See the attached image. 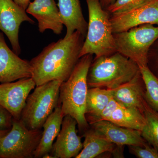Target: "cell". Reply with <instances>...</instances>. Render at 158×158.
I'll return each instance as SVG.
<instances>
[{"label":"cell","instance_id":"obj_4","mask_svg":"<svg viewBox=\"0 0 158 158\" xmlns=\"http://www.w3.org/2000/svg\"><path fill=\"white\" fill-rule=\"evenodd\" d=\"M89 21L88 31L80 54V58L87 54L95 58L108 56L116 51L110 13L102 7L99 0H86Z\"/></svg>","mask_w":158,"mask_h":158},{"label":"cell","instance_id":"obj_1","mask_svg":"<svg viewBox=\"0 0 158 158\" xmlns=\"http://www.w3.org/2000/svg\"><path fill=\"white\" fill-rule=\"evenodd\" d=\"M85 39L76 31L67 38L50 44L31 59V78L36 86L55 80L66 81L80 59Z\"/></svg>","mask_w":158,"mask_h":158},{"label":"cell","instance_id":"obj_25","mask_svg":"<svg viewBox=\"0 0 158 158\" xmlns=\"http://www.w3.org/2000/svg\"><path fill=\"white\" fill-rule=\"evenodd\" d=\"M118 106V103H117L113 98L100 115L90 123V124H92L95 122L101 121V120L109 121L113 112L115 111Z\"/></svg>","mask_w":158,"mask_h":158},{"label":"cell","instance_id":"obj_12","mask_svg":"<svg viewBox=\"0 0 158 158\" xmlns=\"http://www.w3.org/2000/svg\"><path fill=\"white\" fill-rule=\"evenodd\" d=\"M76 120L64 116L60 132L50 154L54 158H76L83 148L81 138L77 134Z\"/></svg>","mask_w":158,"mask_h":158},{"label":"cell","instance_id":"obj_13","mask_svg":"<svg viewBox=\"0 0 158 158\" xmlns=\"http://www.w3.org/2000/svg\"><path fill=\"white\" fill-rule=\"evenodd\" d=\"M26 11L37 19L40 33L50 30L57 35L62 34L64 25L55 0H34Z\"/></svg>","mask_w":158,"mask_h":158},{"label":"cell","instance_id":"obj_22","mask_svg":"<svg viewBox=\"0 0 158 158\" xmlns=\"http://www.w3.org/2000/svg\"><path fill=\"white\" fill-rule=\"evenodd\" d=\"M139 67L146 88L145 100L153 109L158 112V78L148 65Z\"/></svg>","mask_w":158,"mask_h":158},{"label":"cell","instance_id":"obj_20","mask_svg":"<svg viewBox=\"0 0 158 158\" xmlns=\"http://www.w3.org/2000/svg\"><path fill=\"white\" fill-rule=\"evenodd\" d=\"M113 98L111 89L91 88L88 89L86 117L89 123L97 118Z\"/></svg>","mask_w":158,"mask_h":158},{"label":"cell","instance_id":"obj_24","mask_svg":"<svg viewBox=\"0 0 158 158\" xmlns=\"http://www.w3.org/2000/svg\"><path fill=\"white\" fill-rule=\"evenodd\" d=\"M130 152L138 158H158V150L148 144L143 146H129Z\"/></svg>","mask_w":158,"mask_h":158},{"label":"cell","instance_id":"obj_14","mask_svg":"<svg viewBox=\"0 0 158 158\" xmlns=\"http://www.w3.org/2000/svg\"><path fill=\"white\" fill-rule=\"evenodd\" d=\"M92 127L117 146H143L147 141L138 130L122 127L107 120L95 122Z\"/></svg>","mask_w":158,"mask_h":158},{"label":"cell","instance_id":"obj_27","mask_svg":"<svg viewBox=\"0 0 158 158\" xmlns=\"http://www.w3.org/2000/svg\"><path fill=\"white\" fill-rule=\"evenodd\" d=\"M15 2L24 10L27 8L31 0H14Z\"/></svg>","mask_w":158,"mask_h":158},{"label":"cell","instance_id":"obj_15","mask_svg":"<svg viewBox=\"0 0 158 158\" xmlns=\"http://www.w3.org/2000/svg\"><path fill=\"white\" fill-rule=\"evenodd\" d=\"M141 73L129 81L112 90L113 98L119 105L134 108L144 113L146 103L142 88Z\"/></svg>","mask_w":158,"mask_h":158},{"label":"cell","instance_id":"obj_19","mask_svg":"<svg viewBox=\"0 0 158 158\" xmlns=\"http://www.w3.org/2000/svg\"><path fill=\"white\" fill-rule=\"evenodd\" d=\"M109 121L122 127L141 131L146 125L144 114L134 108L118 106L111 116Z\"/></svg>","mask_w":158,"mask_h":158},{"label":"cell","instance_id":"obj_11","mask_svg":"<svg viewBox=\"0 0 158 158\" xmlns=\"http://www.w3.org/2000/svg\"><path fill=\"white\" fill-rule=\"evenodd\" d=\"M32 77L30 62L21 59L9 48L0 31V84Z\"/></svg>","mask_w":158,"mask_h":158},{"label":"cell","instance_id":"obj_2","mask_svg":"<svg viewBox=\"0 0 158 158\" xmlns=\"http://www.w3.org/2000/svg\"><path fill=\"white\" fill-rule=\"evenodd\" d=\"M93 55L81 57L69 78L61 84L59 102L63 116L69 115L76 120L81 130H87L86 102L88 87L87 77Z\"/></svg>","mask_w":158,"mask_h":158},{"label":"cell","instance_id":"obj_28","mask_svg":"<svg viewBox=\"0 0 158 158\" xmlns=\"http://www.w3.org/2000/svg\"><path fill=\"white\" fill-rule=\"evenodd\" d=\"M102 7L103 9H106L107 8L114 2L116 0H99Z\"/></svg>","mask_w":158,"mask_h":158},{"label":"cell","instance_id":"obj_8","mask_svg":"<svg viewBox=\"0 0 158 158\" xmlns=\"http://www.w3.org/2000/svg\"><path fill=\"white\" fill-rule=\"evenodd\" d=\"M113 33L142 25H158V0H149L132 9L110 14Z\"/></svg>","mask_w":158,"mask_h":158},{"label":"cell","instance_id":"obj_29","mask_svg":"<svg viewBox=\"0 0 158 158\" xmlns=\"http://www.w3.org/2000/svg\"><path fill=\"white\" fill-rule=\"evenodd\" d=\"M9 130H8V131H0V139L2 138H3L4 136L6 135V134L9 131Z\"/></svg>","mask_w":158,"mask_h":158},{"label":"cell","instance_id":"obj_21","mask_svg":"<svg viewBox=\"0 0 158 158\" xmlns=\"http://www.w3.org/2000/svg\"><path fill=\"white\" fill-rule=\"evenodd\" d=\"M146 125L141 131V135L145 141L158 150V112L145 104L144 113Z\"/></svg>","mask_w":158,"mask_h":158},{"label":"cell","instance_id":"obj_17","mask_svg":"<svg viewBox=\"0 0 158 158\" xmlns=\"http://www.w3.org/2000/svg\"><path fill=\"white\" fill-rule=\"evenodd\" d=\"M63 118L64 116L61 113V104L59 102L43 125L42 136L34 152V158H43L47 154L50 153L54 140L61 130Z\"/></svg>","mask_w":158,"mask_h":158},{"label":"cell","instance_id":"obj_6","mask_svg":"<svg viewBox=\"0 0 158 158\" xmlns=\"http://www.w3.org/2000/svg\"><path fill=\"white\" fill-rule=\"evenodd\" d=\"M116 51L136 62L147 65L152 45L158 39V25H142L127 31L113 33Z\"/></svg>","mask_w":158,"mask_h":158},{"label":"cell","instance_id":"obj_7","mask_svg":"<svg viewBox=\"0 0 158 158\" xmlns=\"http://www.w3.org/2000/svg\"><path fill=\"white\" fill-rule=\"evenodd\" d=\"M41 129L27 128L13 118L12 127L0 139V158H32L42 136Z\"/></svg>","mask_w":158,"mask_h":158},{"label":"cell","instance_id":"obj_16","mask_svg":"<svg viewBox=\"0 0 158 158\" xmlns=\"http://www.w3.org/2000/svg\"><path fill=\"white\" fill-rule=\"evenodd\" d=\"M57 6L63 25L66 28L65 38H67L76 31L86 37L88 23L82 12L80 0H58Z\"/></svg>","mask_w":158,"mask_h":158},{"label":"cell","instance_id":"obj_23","mask_svg":"<svg viewBox=\"0 0 158 158\" xmlns=\"http://www.w3.org/2000/svg\"><path fill=\"white\" fill-rule=\"evenodd\" d=\"M148 1L149 0H116L106 10L110 14L121 12L139 6Z\"/></svg>","mask_w":158,"mask_h":158},{"label":"cell","instance_id":"obj_26","mask_svg":"<svg viewBox=\"0 0 158 158\" xmlns=\"http://www.w3.org/2000/svg\"><path fill=\"white\" fill-rule=\"evenodd\" d=\"M13 119L11 113L0 105V131L10 130Z\"/></svg>","mask_w":158,"mask_h":158},{"label":"cell","instance_id":"obj_10","mask_svg":"<svg viewBox=\"0 0 158 158\" xmlns=\"http://www.w3.org/2000/svg\"><path fill=\"white\" fill-rule=\"evenodd\" d=\"M36 86L31 77L0 84V105L11 113L13 118L20 119L28 96Z\"/></svg>","mask_w":158,"mask_h":158},{"label":"cell","instance_id":"obj_18","mask_svg":"<svg viewBox=\"0 0 158 158\" xmlns=\"http://www.w3.org/2000/svg\"><path fill=\"white\" fill-rule=\"evenodd\" d=\"M83 148L76 158H94L105 152L116 153V144L92 128L85 131Z\"/></svg>","mask_w":158,"mask_h":158},{"label":"cell","instance_id":"obj_3","mask_svg":"<svg viewBox=\"0 0 158 158\" xmlns=\"http://www.w3.org/2000/svg\"><path fill=\"white\" fill-rule=\"evenodd\" d=\"M140 73L136 62L116 52L93 60L87 77L88 87L113 89L131 81Z\"/></svg>","mask_w":158,"mask_h":158},{"label":"cell","instance_id":"obj_5","mask_svg":"<svg viewBox=\"0 0 158 158\" xmlns=\"http://www.w3.org/2000/svg\"><path fill=\"white\" fill-rule=\"evenodd\" d=\"M62 83L55 80L36 86L34 91L29 94L20 117L27 128L41 129L44 123L59 104Z\"/></svg>","mask_w":158,"mask_h":158},{"label":"cell","instance_id":"obj_9","mask_svg":"<svg viewBox=\"0 0 158 158\" xmlns=\"http://www.w3.org/2000/svg\"><path fill=\"white\" fill-rule=\"evenodd\" d=\"M34 24V20L27 14L26 10L14 0H0V31L9 39L12 50L17 55L21 53L19 34L23 22Z\"/></svg>","mask_w":158,"mask_h":158}]
</instances>
